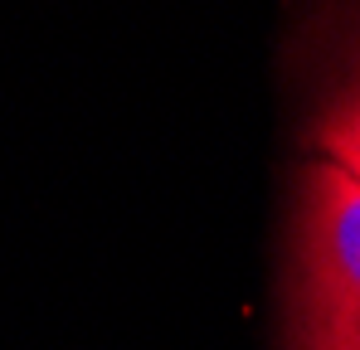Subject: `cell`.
<instances>
[{"label": "cell", "instance_id": "1", "mask_svg": "<svg viewBox=\"0 0 360 350\" xmlns=\"http://www.w3.org/2000/svg\"><path fill=\"white\" fill-rule=\"evenodd\" d=\"M288 350H360V180L331 161L302 175Z\"/></svg>", "mask_w": 360, "mask_h": 350}, {"label": "cell", "instance_id": "2", "mask_svg": "<svg viewBox=\"0 0 360 350\" xmlns=\"http://www.w3.org/2000/svg\"><path fill=\"white\" fill-rule=\"evenodd\" d=\"M316 146L326 151L331 166L360 180V68L336 88L326 112L316 117Z\"/></svg>", "mask_w": 360, "mask_h": 350}]
</instances>
